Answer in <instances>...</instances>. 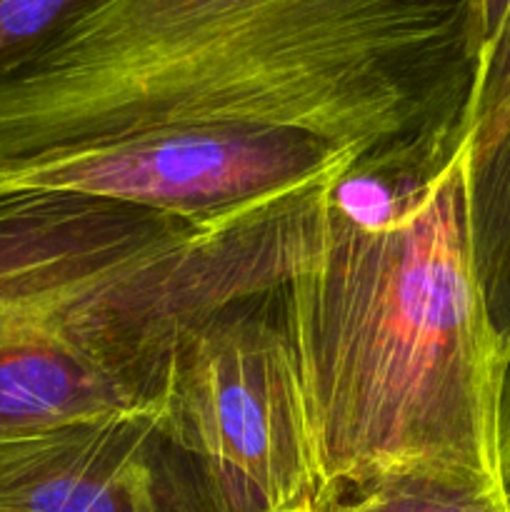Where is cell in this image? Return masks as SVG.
Masks as SVG:
<instances>
[{"label": "cell", "instance_id": "cell-9", "mask_svg": "<svg viewBox=\"0 0 510 512\" xmlns=\"http://www.w3.org/2000/svg\"><path fill=\"white\" fill-rule=\"evenodd\" d=\"M498 478L505 505L510 510V363L505 370L503 388H500L498 408Z\"/></svg>", "mask_w": 510, "mask_h": 512}, {"label": "cell", "instance_id": "cell-5", "mask_svg": "<svg viewBox=\"0 0 510 512\" xmlns=\"http://www.w3.org/2000/svg\"><path fill=\"white\" fill-rule=\"evenodd\" d=\"M363 160L355 150L290 130H163L53 155L0 185L120 200L213 223L333 183Z\"/></svg>", "mask_w": 510, "mask_h": 512}, {"label": "cell", "instance_id": "cell-8", "mask_svg": "<svg viewBox=\"0 0 510 512\" xmlns=\"http://www.w3.org/2000/svg\"><path fill=\"white\" fill-rule=\"evenodd\" d=\"M100 0H0V75Z\"/></svg>", "mask_w": 510, "mask_h": 512}, {"label": "cell", "instance_id": "cell-2", "mask_svg": "<svg viewBox=\"0 0 510 512\" xmlns=\"http://www.w3.org/2000/svg\"><path fill=\"white\" fill-rule=\"evenodd\" d=\"M280 313L318 450V510L395 478L500 488L510 343L475 273L463 150L335 178L320 258L280 290Z\"/></svg>", "mask_w": 510, "mask_h": 512}, {"label": "cell", "instance_id": "cell-10", "mask_svg": "<svg viewBox=\"0 0 510 512\" xmlns=\"http://www.w3.org/2000/svg\"><path fill=\"white\" fill-rule=\"evenodd\" d=\"M510 10V0H478V40H480V55L488 48L490 40L498 35L500 25H503L505 15Z\"/></svg>", "mask_w": 510, "mask_h": 512}, {"label": "cell", "instance_id": "cell-3", "mask_svg": "<svg viewBox=\"0 0 510 512\" xmlns=\"http://www.w3.org/2000/svg\"><path fill=\"white\" fill-rule=\"evenodd\" d=\"M328 185L213 223L60 190L0 185V335L165 415L188 340L283 290L325 243Z\"/></svg>", "mask_w": 510, "mask_h": 512}, {"label": "cell", "instance_id": "cell-1", "mask_svg": "<svg viewBox=\"0 0 510 512\" xmlns=\"http://www.w3.org/2000/svg\"><path fill=\"white\" fill-rule=\"evenodd\" d=\"M478 65V0H100L0 75V180L193 128L305 133L363 163L443 158Z\"/></svg>", "mask_w": 510, "mask_h": 512}, {"label": "cell", "instance_id": "cell-6", "mask_svg": "<svg viewBox=\"0 0 510 512\" xmlns=\"http://www.w3.org/2000/svg\"><path fill=\"white\" fill-rule=\"evenodd\" d=\"M0 512H228L165 415L115 413L0 438Z\"/></svg>", "mask_w": 510, "mask_h": 512}, {"label": "cell", "instance_id": "cell-7", "mask_svg": "<svg viewBox=\"0 0 510 512\" xmlns=\"http://www.w3.org/2000/svg\"><path fill=\"white\" fill-rule=\"evenodd\" d=\"M460 150L475 273L510 343V10L480 55Z\"/></svg>", "mask_w": 510, "mask_h": 512}, {"label": "cell", "instance_id": "cell-4", "mask_svg": "<svg viewBox=\"0 0 510 512\" xmlns=\"http://www.w3.org/2000/svg\"><path fill=\"white\" fill-rule=\"evenodd\" d=\"M165 425L228 512H318V450L280 290L223 310L188 340Z\"/></svg>", "mask_w": 510, "mask_h": 512}]
</instances>
